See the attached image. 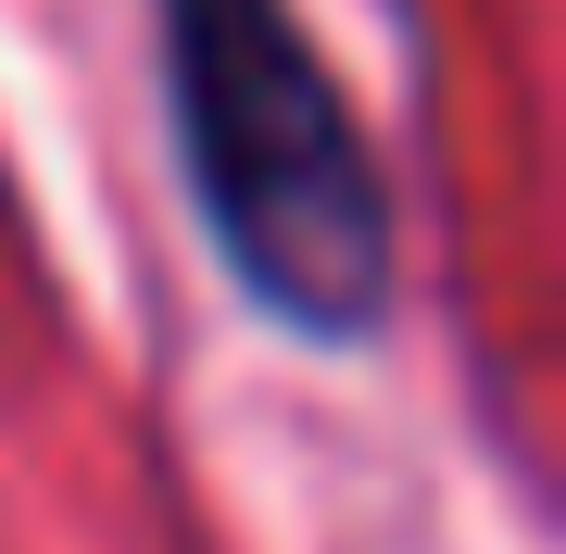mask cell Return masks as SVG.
I'll return each instance as SVG.
<instances>
[{"label": "cell", "instance_id": "cell-1", "mask_svg": "<svg viewBox=\"0 0 566 554\" xmlns=\"http://www.w3.org/2000/svg\"><path fill=\"white\" fill-rule=\"evenodd\" d=\"M164 126L227 290L264 328L353 353L390 315V177L303 0H151Z\"/></svg>", "mask_w": 566, "mask_h": 554}]
</instances>
